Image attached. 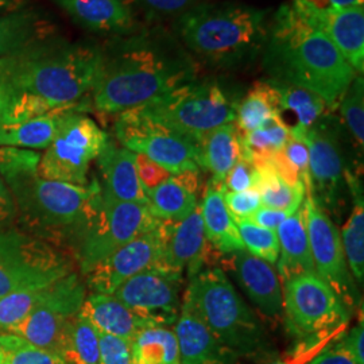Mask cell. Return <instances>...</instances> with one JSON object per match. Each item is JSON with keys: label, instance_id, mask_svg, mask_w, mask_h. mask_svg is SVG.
<instances>
[{"label": "cell", "instance_id": "obj_1", "mask_svg": "<svg viewBox=\"0 0 364 364\" xmlns=\"http://www.w3.org/2000/svg\"><path fill=\"white\" fill-rule=\"evenodd\" d=\"M102 49L92 105L105 115L150 103L197 78L198 64L171 31L141 28L115 37Z\"/></svg>", "mask_w": 364, "mask_h": 364}, {"label": "cell", "instance_id": "obj_2", "mask_svg": "<svg viewBox=\"0 0 364 364\" xmlns=\"http://www.w3.org/2000/svg\"><path fill=\"white\" fill-rule=\"evenodd\" d=\"M95 45L46 39L0 57V78L13 96L4 124H15L57 108L84 105L100 65ZM3 126V124H1Z\"/></svg>", "mask_w": 364, "mask_h": 364}, {"label": "cell", "instance_id": "obj_3", "mask_svg": "<svg viewBox=\"0 0 364 364\" xmlns=\"http://www.w3.org/2000/svg\"><path fill=\"white\" fill-rule=\"evenodd\" d=\"M39 159L34 150L0 147V176L13 195L16 220L25 232L52 245L76 242L97 208L100 183L46 180L39 176Z\"/></svg>", "mask_w": 364, "mask_h": 364}, {"label": "cell", "instance_id": "obj_4", "mask_svg": "<svg viewBox=\"0 0 364 364\" xmlns=\"http://www.w3.org/2000/svg\"><path fill=\"white\" fill-rule=\"evenodd\" d=\"M259 55L269 80L313 92L332 109L356 76L333 42L291 1L269 19Z\"/></svg>", "mask_w": 364, "mask_h": 364}, {"label": "cell", "instance_id": "obj_5", "mask_svg": "<svg viewBox=\"0 0 364 364\" xmlns=\"http://www.w3.org/2000/svg\"><path fill=\"white\" fill-rule=\"evenodd\" d=\"M270 11L239 1H205L173 21L182 46L208 65L232 70L259 57Z\"/></svg>", "mask_w": 364, "mask_h": 364}, {"label": "cell", "instance_id": "obj_6", "mask_svg": "<svg viewBox=\"0 0 364 364\" xmlns=\"http://www.w3.org/2000/svg\"><path fill=\"white\" fill-rule=\"evenodd\" d=\"M182 301L239 359L257 358L269 351L267 336L258 316L239 296L220 267H205L191 277Z\"/></svg>", "mask_w": 364, "mask_h": 364}, {"label": "cell", "instance_id": "obj_7", "mask_svg": "<svg viewBox=\"0 0 364 364\" xmlns=\"http://www.w3.org/2000/svg\"><path fill=\"white\" fill-rule=\"evenodd\" d=\"M237 103L236 92L225 80L205 77L189 81L136 109L151 122L197 141L234 122Z\"/></svg>", "mask_w": 364, "mask_h": 364}, {"label": "cell", "instance_id": "obj_8", "mask_svg": "<svg viewBox=\"0 0 364 364\" xmlns=\"http://www.w3.org/2000/svg\"><path fill=\"white\" fill-rule=\"evenodd\" d=\"M72 273V260L52 243L14 228L0 231V299Z\"/></svg>", "mask_w": 364, "mask_h": 364}, {"label": "cell", "instance_id": "obj_9", "mask_svg": "<svg viewBox=\"0 0 364 364\" xmlns=\"http://www.w3.org/2000/svg\"><path fill=\"white\" fill-rule=\"evenodd\" d=\"M159 223L147 205L117 201L102 193L91 220L75 242L81 273L87 275L117 248L154 231Z\"/></svg>", "mask_w": 364, "mask_h": 364}, {"label": "cell", "instance_id": "obj_10", "mask_svg": "<svg viewBox=\"0 0 364 364\" xmlns=\"http://www.w3.org/2000/svg\"><path fill=\"white\" fill-rule=\"evenodd\" d=\"M81 111L72 109L66 114L55 138L41 156V177L80 186L90 183V166L102 153L108 135Z\"/></svg>", "mask_w": 364, "mask_h": 364}, {"label": "cell", "instance_id": "obj_11", "mask_svg": "<svg viewBox=\"0 0 364 364\" xmlns=\"http://www.w3.org/2000/svg\"><path fill=\"white\" fill-rule=\"evenodd\" d=\"M282 285L284 323L294 338L320 336L348 328L350 311L317 274H299Z\"/></svg>", "mask_w": 364, "mask_h": 364}, {"label": "cell", "instance_id": "obj_12", "mask_svg": "<svg viewBox=\"0 0 364 364\" xmlns=\"http://www.w3.org/2000/svg\"><path fill=\"white\" fill-rule=\"evenodd\" d=\"M114 131L120 146L150 158L170 174L201 170L195 139L151 122L136 108L119 114Z\"/></svg>", "mask_w": 364, "mask_h": 364}, {"label": "cell", "instance_id": "obj_13", "mask_svg": "<svg viewBox=\"0 0 364 364\" xmlns=\"http://www.w3.org/2000/svg\"><path fill=\"white\" fill-rule=\"evenodd\" d=\"M87 297L85 285L72 273L53 282L26 318L10 331L30 344L61 355L66 329Z\"/></svg>", "mask_w": 364, "mask_h": 364}, {"label": "cell", "instance_id": "obj_14", "mask_svg": "<svg viewBox=\"0 0 364 364\" xmlns=\"http://www.w3.org/2000/svg\"><path fill=\"white\" fill-rule=\"evenodd\" d=\"M304 208L316 274L350 311L358 305V290L346 259L340 231L332 218L309 195L304 198Z\"/></svg>", "mask_w": 364, "mask_h": 364}, {"label": "cell", "instance_id": "obj_15", "mask_svg": "<svg viewBox=\"0 0 364 364\" xmlns=\"http://www.w3.org/2000/svg\"><path fill=\"white\" fill-rule=\"evenodd\" d=\"M302 141L309 153L311 192L306 195L326 213H336L348 169L346 168L338 127L331 114L306 131Z\"/></svg>", "mask_w": 364, "mask_h": 364}, {"label": "cell", "instance_id": "obj_16", "mask_svg": "<svg viewBox=\"0 0 364 364\" xmlns=\"http://www.w3.org/2000/svg\"><path fill=\"white\" fill-rule=\"evenodd\" d=\"M183 277L156 266L136 274L112 294L153 326H174L181 312Z\"/></svg>", "mask_w": 364, "mask_h": 364}, {"label": "cell", "instance_id": "obj_17", "mask_svg": "<svg viewBox=\"0 0 364 364\" xmlns=\"http://www.w3.org/2000/svg\"><path fill=\"white\" fill-rule=\"evenodd\" d=\"M161 254L154 266L188 279L205 267L213 266L220 254L205 237L200 205L186 219L177 223L161 221Z\"/></svg>", "mask_w": 364, "mask_h": 364}, {"label": "cell", "instance_id": "obj_18", "mask_svg": "<svg viewBox=\"0 0 364 364\" xmlns=\"http://www.w3.org/2000/svg\"><path fill=\"white\" fill-rule=\"evenodd\" d=\"M218 267L223 272H231L266 321L284 323L282 284L272 264L251 255L247 250H240L220 255Z\"/></svg>", "mask_w": 364, "mask_h": 364}, {"label": "cell", "instance_id": "obj_19", "mask_svg": "<svg viewBox=\"0 0 364 364\" xmlns=\"http://www.w3.org/2000/svg\"><path fill=\"white\" fill-rule=\"evenodd\" d=\"M158 227L154 231L132 239L97 263L85 275L92 293L112 296L117 287L131 277L153 267L161 254V234Z\"/></svg>", "mask_w": 364, "mask_h": 364}, {"label": "cell", "instance_id": "obj_20", "mask_svg": "<svg viewBox=\"0 0 364 364\" xmlns=\"http://www.w3.org/2000/svg\"><path fill=\"white\" fill-rule=\"evenodd\" d=\"M302 16L333 42L356 75L364 72V7L321 10L306 0H291Z\"/></svg>", "mask_w": 364, "mask_h": 364}, {"label": "cell", "instance_id": "obj_21", "mask_svg": "<svg viewBox=\"0 0 364 364\" xmlns=\"http://www.w3.org/2000/svg\"><path fill=\"white\" fill-rule=\"evenodd\" d=\"M80 27L117 37L136 33L142 26L127 0H53Z\"/></svg>", "mask_w": 364, "mask_h": 364}, {"label": "cell", "instance_id": "obj_22", "mask_svg": "<svg viewBox=\"0 0 364 364\" xmlns=\"http://www.w3.org/2000/svg\"><path fill=\"white\" fill-rule=\"evenodd\" d=\"M174 333L178 341L180 364H235L239 359L183 301Z\"/></svg>", "mask_w": 364, "mask_h": 364}, {"label": "cell", "instance_id": "obj_23", "mask_svg": "<svg viewBox=\"0 0 364 364\" xmlns=\"http://www.w3.org/2000/svg\"><path fill=\"white\" fill-rule=\"evenodd\" d=\"M102 173V193L123 203H136L147 205L144 188L138 178L135 166V153L119 146L108 136L102 153L97 156Z\"/></svg>", "mask_w": 364, "mask_h": 364}, {"label": "cell", "instance_id": "obj_24", "mask_svg": "<svg viewBox=\"0 0 364 364\" xmlns=\"http://www.w3.org/2000/svg\"><path fill=\"white\" fill-rule=\"evenodd\" d=\"M200 174L201 170L171 174L169 180L144 191L147 209L156 220L177 223L186 219L198 208Z\"/></svg>", "mask_w": 364, "mask_h": 364}, {"label": "cell", "instance_id": "obj_25", "mask_svg": "<svg viewBox=\"0 0 364 364\" xmlns=\"http://www.w3.org/2000/svg\"><path fill=\"white\" fill-rule=\"evenodd\" d=\"M275 232L279 242L277 274L281 284L299 274H316L306 231L304 203L275 230Z\"/></svg>", "mask_w": 364, "mask_h": 364}, {"label": "cell", "instance_id": "obj_26", "mask_svg": "<svg viewBox=\"0 0 364 364\" xmlns=\"http://www.w3.org/2000/svg\"><path fill=\"white\" fill-rule=\"evenodd\" d=\"M197 164L209 171L210 182L223 185L227 174L242 158V136L235 122L208 131L196 141Z\"/></svg>", "mask_w": 364, "mask_h": 364}, {"label": "cell", "instance_id": "obj_27", "mask_svg": "<svg viewBox=\"0 0 364 364\" xmlns=\"http://www.w3.org/2000/svg\"><path fill=\"white\" fill-rule=\"evenodd\" d=\"M269 81L279 95V117L287 124L293 138L302 141L306 131L333 111L320 96L313 92L297 85L273 80Z\"/></svg>", "mask_w": 364, "mask_h": 364}, {"label": "cell", "instance_id": "obj_28", "mask_svg": "<svg viewBox=\"0 0 364 364\" xmlns=\"http://www.w3.org/2000/svg\"><path fill=\"white\" fill-rule=\"evenodd\" d=\"M99 332L132 341L142 329L153 326L149 321L132 312L114 296L92 293L80 309Z\"/></svg>", "mask_w": 364, "mask_h": 364}, {"label": "cell", "instance_id": "obj_29", "mask_svg": "<svg viewBox=\"0 0 364 364\" xmlns=\"http://www.w3.org/2000/svg\"><path fill=\"white\" fill-rule=\"evenodd\" d=\"M223 189V185L209 181L200 204V212L209 245L220 255H228L246 248L237 232L234 218L224 204Z\"/></svg>", "mask_w": 364, "mask_h": 364}, {"label": "cell", "instance_id": "obj_30", "mask_svg": "<svg viewBox=\"0 0 364 364\" xmlns=\"http://www.w3.org/2000/svg\"><path fill=\"white\" fill-rule=\"evenodd\" d=\"M72 109H82V105L57 108L15 124L0 126V147L46 150L55 138L66 114Z\"/></svg>", "mask_w": 364, "mask_h": 364}, {"label": "cell", "instance_id": "obj_31", "mask_svg": "<svg viewBox=\"0 0 364 364\" xmlns=\"http://www.w3.org/2000/svg\"><path fill=\"white\" fill-rule=\"evenodd\" d=\"M53 26L31 10H16L0 15V57L23 52L50 38Z\"/></svg>", "mask_w": 364, "mask_h": 364}, {"label": "cell", "instance_id": "obj_32", "mask_svg": "<svg viewBox=\"0 0 364 364\" xmlns=\"http://www.w3.org/2000/svg\"><path fill=\"white\" fill-rule=\"evenodd\" d=\"M346 182L352 195L351 213L340 232L341 245L346 254L350 272L356 284L363 285L364 281V197L363 188L359 178L348 170Z\"/></svg>", "mask_w": 364, "mask_h": 364}, {"label": "cell", "instance_id": "obj_33", "mask_svg": "<svg viewBox=\"0 0 364 364\" xmlns=\"http://www.w3.org/2000/svg\"><path fill=\"white\" fill-rule=\"evenodd\" d=\"M277 115H279V95L269 80H262L239 100L234 122L240 134H246Z\"/></svg>", "mask_w": 364, "mask_h": 364}, {"label": "cell", "instance_id": "obj_34", "mask_svg": "<svg viewBox=\"0 0 364 364\" xmlns=\"http://www.w3.org/2000/svg\"><path fill=\"white\" fill-rule=\"evenodd\" d=\"M132 364H180L178 341L168 326H149L131 341Z\"/></svg>", "mask_w": 364, "mask_h": 364}, {"label": "cell", "instance_id": "obj_35", "mask_svg": "<svg viewBox=\"0 0 364 364\" xmlns=\"http://www.w3.org/2000/svg\"><path fill=\"white\" fill-rule=\"evenodd\" d=\"M252 164L257 169L254 188L259 192L262 205L285 210L289 215H293L302 205L306 196V188L304 185L289 183L262 162Z\"/></svg>", "mask_w": 364, "mask_h": 364}, {"label": "cell", "instance_id": "obj_36", "mask_svg": "<svg viewBox=\"0 0 364 364\" xmlns=\"http://www.w3.org/2000/svg\"><path fill=\"white\" fill-rule=\"evenodd\" d=\"M61 356L69 364H100L99 332L80 312L68 326Z\"/></svg>", "mask_w": 364, "mask_h": 364}, {"label": "cell", "instance_id": "obj_37", "mask_svg": "<svg viewBox=\"0 0 364 364\" xmlns=\"http://www.w3.org/2000/svg\"><path fill=\"white\" fill-rule=\"evenodd\" d=\"M242 156L248 159L254 156H269L285 147L290 139V131L279 115L270 119L257 130L240 134Z\"/></svg>", "mask_w": 364, "mask_h": 364}, {"label": "cell", "instance_id": "obj_38", "mask_svg": "<svg viewBox=\"0 0 364 364\" xmlns=\"http://www.w3.org/2000/svg\"><path fill=\"white\" fill-rule=\"evenodd\" d=\"M338 109L341 119L350 131L352 139L363 151L364 144V80L363 75H356L348 88L343 93Z\"/></svg>", "mask_w": 364, "mask_h": 364}, {"label": "cell", "instance_id": "obj_39", "mask_svg": "<svg viewBox=\"0 0 364 364\" xmlns=\"http://www.w3.org/2000/svg\"><path fill=\"white\" fill-rule=\"evenodd\" d=\"M237 232L248 252L259 259L275 264L279 257V242L275 231L266 230L250 219H234Z\"/></svg>", "mask_w": 364, "mask_h": 364}, {"label": "cell", "instance_id": "obj_40", "mask_svg": "<svg viewBox=\"0 0 364 364\" xmlns=\"http://www.w3.org/2000/svg\"><path fill=\"white\" fill-rule=\"evenodd\" d=\"M0 347L4 351V364H69L55 353L30 344L25 338L0 331Z\"/></svg>", "mask_w": 364, "mask_h": 364}, {"label": "cell", "instance_id": "obj_41", "mask_svg": "<svg viewBox=\"0 0 364 364\" xmlns=\"http://www.w3.org/2000/svg\"><path fill=\"white\" fill-rule=\"evenodd\" d=\"M48 287H31L14 291L0 299V331L10 332L18 324H21L38 305L39 301L43 299Z\"/></svg>", "mask_w": 364, "mask_h": 364}, {"label": "cell", "instance_id": "obj_42", "mask_svg": "<svg viewBox=\"0 0 364 364\" xmlns=\"http://www.w3.org/2000/svg\"><path fill=\"white\" fill-rule=\"evenodd\" d=\"M347 332V328L338 329L331 333L299 338V341L279 358L264 360L259 364H313L318 355L333 344Z\"/></svg>", "mask_w": 364, "mask_h": 364}, {"label": "cell", "instance_id": "obj_43", "mask_svg": "<svg viewBox=\"0 0 364 364\" xmlns=\"http://www.w3.org/2000/svg\"><path fill=\"white\" fill-rule=\"evenodd\" d=\"M135 13L142 14L149 21L176 19L182 14L208 0H127Z\"/></svg>", "mask_w": 364, "mask_h": 364}, {"label": "cell", "instance_id": "obj_44", "mask_svg": "<svg viewBox=\"0 0 364 364\" xmlns=\"http://www.w3.org/2000/svg\"><path fill=\"white\" fill-rule=\"evenodd\" d=\"M223 198L234 219H250L262 207L259 192L255 188L245 192H228L223 189Z\"/></svg>", "mask_w": 364, "mask_h": 364}, {"label": "cell", "instance_id": "obj_45", "mask_svg": "<svg viewBox=\"0 0 364 364\" xmlns=\"http://www.w3.org/2000/svg\"><path fill=\"white\" fill-rule=\"evenodd\" d=\"M99 344L100 364H132L131 341L129 340L99 332Z\"/></svg>", "mask_w": 364, "mask_h": 364}, {"label": "cell", "instance_id": "obj_46", "mask_svg": "<svg viewBox=\"0 0 364 364\" xmlns=\"http://www.w3.org/2000/svg\"><path fill=\"white\" fill-rule=\"evenodd\" d=\"M255 180L257 169L254 164L246 156H242L227 174L223 182V188L228 192H245L255 186Z\"/></svg>", "mask_w": 364, "mask_h": 364}, {"label": "cell", "instance_id": "obj_47", "mask_svg": "<svg viewBox=\"0 0 364 364\" xmlns=\"http://www.w3.org/2000/svg\"><path fill=\"white\" fill-rule=\"evenodd\" d=\"M282 153L285 154L287 161L299 171V177L306 186V193L311 192V178H309V153L308 147L304 141L293 138L290 135V139L287 141L285 147L282 149Z\"/></svg>", "mask_w": 364, "mask_h": 364}, {"label": "cell", "instance_id": "obj_48", "mask_svg": "<svg viewBox=\"0 0 364 364\" xmlns=\"http://www.w3.org/2000/svg\"><path fill=\"white\" fill-rule=\"evenodd\" d=\"M135 166L144 191L156 188L171 177L168 170L144 154H135Z\"/></svg>", "mask_w": 364, "mask_h": 364}, {"label": "cell", "instance_id": "obj_49", "mask_svg": "<svg viewBox=\"0 0 364 364\" xmlns=\"http://www.w3.org/2000/svg\"><path fill=\"white\" fill-rule=\"evenodd\" d=\"M340 346L348 352L356 364H364V324L363 316L360 317V323L347 331L341 338H338Z\"/></svg>", "mask_w": 364, "mask_h": 364}, {"label": "cell", "instance_id": "obj_50", "mask_svg": "<svg viewBox=\"0 0 364 364\" xmlns=\"http://www.w3.org/2000/svg\"><path fill=\"white\" fill-rule=\"evenodd\" d=\"M16 220V209L14 204L13 195L7 183L0 176V231L11 228Z\"/></svg>", "mask_w": 364, "mask_h": 364}, {"label": "cell", "instance_id": "obj_51", "mask_svg": "<svg viewBox=\"0 0 364 364\" xmlns=\"http://www.w3.org/2000/svg\"><path fill=\"white\" fill-rule=\"evenodd\" d=\"M290 215L285 210H278V209L267 208V207H260L251 218L250 220L254 221L260 227L266 230L275 231L284 221L287 220Z\"/></svg>", "mask_w": 364, "mask_h": 364}, {"label": "cell", "instance_id": "obj_52", "mask_svg": "<svg viewBox=\"0 0 364 364\" xmlns=\"http://www.w3.org/2000/svg\"><path fill=\"white\" fill-rule=\"evenodd\" d=\"M313 364H356L351 355L346 351L338 340L331 344L328 348L318 355Z\"/></svg>", "mask_w": 364, "mask_h": 364}, {"label": "cell", "instance_id": "obj_53", "mask_svg": "<svg viewBox=\"0 0 364 364\" xmlns=\"http://www.w3.org/2000/svg\"><path fill=\"white\" fill-rule=\"evenodd\" d=\"M314 7L321 10H332V9H347L353 6H362L363 0H306Z\"/></svg>", "mask_w": 364, "mask_h": 364}, {"label": "cell", "instance_id": "obj_54", "mask_svg": "<svg viewBox=\"0 0 364 364\" xmlns=\"http://www.w3.org/2000/svg\"><path fill=\"white\" fill-rule=\"evenodd\" d=\"M11 103H13V96L9 91L7 85L4 84V81L0 78V126L4 124Z\"/></svg>", "mask_w": 364, "mask_h": 364}, {"label": "cell", "instance_id": "obj_55", "mask_svg": "<svg viewBox=\"0 0 364 364\" xmlns=\"http://www.w3.org/2000/svg\"><path fill=\"white\" fill-rule=\"evenodd\" d=\"M25 4V0H0V13H10L21 10Z\"/></svg>", "mask_w": 364, "mask_h": 364}, {"label": "cell", "instance_id": "obj_56", "mask_svg": "<svg viewBox=\"0 0 364 364\" xmlns=\"http://www.w3.org/2000/svg\"><path fill=\"white\" fill-rule=\"evenodd\" d=\"M4 359H6V356H4V351L1 350V347H0V364H4Z\"/></svg>", "mask_w": 364, "mask_h": 364}]
</instances>
